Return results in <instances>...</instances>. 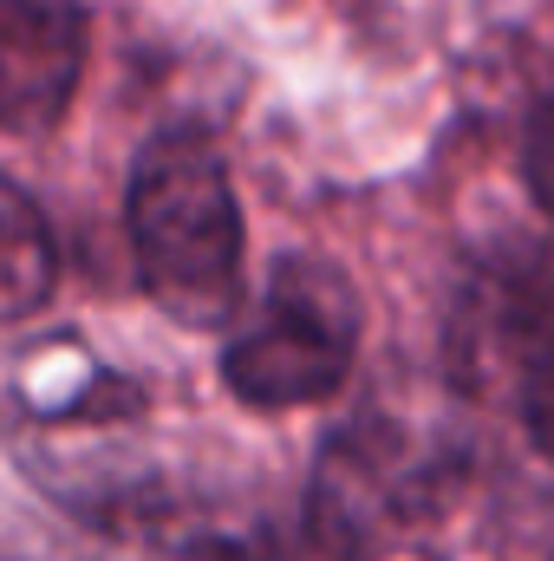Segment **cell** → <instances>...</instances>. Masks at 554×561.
Instances as JSON below:
<instances>
[{
	"mask_svg": "<svg viewBox=\"0 0 554 561\" xmlns=\"http://www.w3.org/2000/svg\"><path fill=\"white\" fill-rule=\"evenodd\" d=\"M0 561H13V556H7V549H0Z\"/></svg>",
	"mask_w": 554,
	"mask_h": 561,
	"instance_id": "obj_7",
	"label": "cell"
},
{
	"mask_svg": "<svg viewBox=\"0 0 554 561\" xmlns=\"http://www.w3.org/2000/svg\"><path fill=\"white\" fill-rule=\"evenodd\" d=\"M359 353V300L339 268L313 255H287L262 294V307L235 327L222 353V379L235 399L280 412V405H313L346 386Z\"/></svg>",
	"mask_w": 554,
	"mask_h": 561,
	"instance_id": "obj_3",
	"label": "cell"
},
{
	"mask_svg": "<svg viewBox=\"0 0 554 561\" xmlns=\"http://www.w3.org/2000/svg\"><path fill=\"white\" fill-rule=\"evenodd\" d=\"M53 280H59V249L39 203L13 176H0V320L39 313Z\"/></svg>",
	"mask_w": 554,
	"mask_h": 561,
	"instance_id": "obj_5",
	"label": "cell"
},
{
	"mask_svg": "<svg viewBox=\"0 0 554 561\" xmlns=\"http://www.w3.org/2000/svg\"><path fill=\"white\" fill-rule=\"evenodd\" d=\"M522 163H529V190H535V203L554 216V99L535 112V125H529V150H522Z\"/></svg>",
	"mask_w": 554,
	"mask_h": 561,
	"instance_id": "obj_6",
	"label": "cell"
},
{
	"mask_svg": "<svg viewBox=\"0 0 554 561\" xmlns=\"http://www.w3.org/2000/svg\"><path fill=\"white\" fill-rule=\"evenodd\" d=\"M450 373L463 392H503L554 457V242L509 236L470 262L450 307Z\"/></svg>",
	"mask_w": 554,
	"mask_h": 561,
	"instance_id": "obj_2",
	"label": "cell"
},
{
	"mask_svg": "<svg viewBox=\"0 0 554 561\" xmlns=\"http://www.w3.org/2000/svg\"><path fill=\"white\" fill-rule=\"evenodd\" d=\"M85 7L79 0H0V125L46 131L66 118L85 72Z\"/></svg>",
	"mask_w": 554,
	"mask_h": 561,
	"instance_id": "obj_4",
	"label": "cell"
},
{
	"mask_svg": "<svg viewBox=\"0 0 554 561\" xmlns=\"http://www.w3.org/2000/svg\"><path fill=\"white\" fill-rule=\"evenodd\" d=\"M412 561H430V556H412Z\"/></svg>",
	"mask_w": 554,
	"mask_h": 561,
	"instance_id": "obj_8",
	"label": "cell"
},
{
	"mask_svg": "<svg viewBox=\"0 0 554 561\" xmlns=\"http://www.w3.org/2000/svg\"><path fill=\"white\" fill-rule=\"evenodd\" d=\"M131 249L150 300L196 333H216L242 307V209L229 170L196 131H163L131 170Z\"/></svg>",
	"mask_w": 554,
	"mask_h": 561,
	"instance_id": "obj_1",
	"label": "cell"
}]
</instances>
